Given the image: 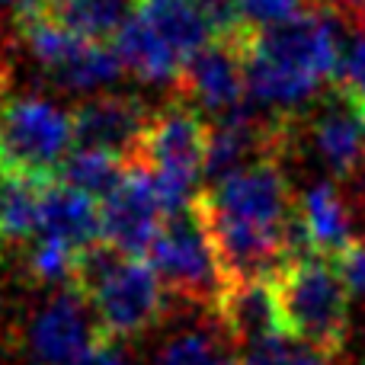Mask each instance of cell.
<instances>
[{"instance_id": "cell-1", "label": "cell", "mask_w": 365, "mask_h": 365, "mask_svg": "<svg viewBox=\"0 0 365 365\" xmlns=\"http://www.w3.org/2000/svg\"><path fill=\"white\" fill-rule=\"evenodd\" d=\"M327 13H304L285 26L253 29L244 45L247 96L266 115H302L334 87L340 71V32Z\"/></svg>"}, {"instance_id": "cell-2", "label": "cell", "mask_w": 365, "mask_h": 365, "mask_svg": "<svg viewBox=\"0 0 365 365\" xmlns=\"http://www.w3.org/2000/svg\"><path fill=\"white\" fill-rule=\"evenodd\" d=\"M71 289L83 298L100 336L109 343L138 340L167 314V289L154 266L145 257L115 250L106 240L77 257Z\"/></svg>"}, {"instance_id": "cell-3", "label": "cell", "mask_w": 365, "mask_h": 365, "mask_svg": "<svg viewBox=\"0 0 365 365\" xmlns=\"http://www.w3.org/2000/svg\"><path fill=\"white\" fill-rule=\"evenodd\" d=\"M212 38V29L192 0H132V13L113 45L128 74L145 83L177 87L186 64Z\"/></svg>"}, {"instance_id": "cell-4", "label": "cell", "mask_w": 365, "mask_h": 365, "mask_svg": "<svg viewBox=\"0 0 365 365\" xmlns=\"http://www.w3.org/2000/svg\"><path fill=\"white\" fill-rule=\"evenodd\" d=\"M272 292L289 340L330 359L343 353L349 336V285L334 259L302 253L272 279Z\"/></svg>"}, {"instance_id": "cell-5", "label": "cell", "mask_w": 365, "mask_h": 365, "mask_svg": "<svg viewBox=\"0 0 365 365\" xmlns=\"http://www.w3.org/2000/svg\"><path fill=\"white\" fill-rule=\"evenodd\" d=\"M74 148V113L42 96L0 100V177L51 186Z\"/></svg>"}, {"instance_id": "cell-6", "label": "cell", "mask_w": 365, "mask_h": 365, "mask_svg": "<svg viewBox=\"0 0 365 365\" xmlns=\"http://www.w3.org/2000/svg\"><path fill=\"white\" fill-rule=\"evenodd\" d=\"M208 158V122L186 100L173 96L151 113L145 128L135 167H145L158 182L167 215L192 205L202 192L199 180L205 177Z\"/></svg>"}, {"instance_id": "cell-7", "label": "cell", "mask_w": 365, "mask_h": 365, "mask_svg": "<svg viewBox=\"0 0 365 365\" xmlns=\"http://www.w3.org/2000/svg\"><path fill=\"white\" fill-rule=\"evenodd\" d=\"M148 263L164 282L167 295H173L182 304H192L205 314H215L227 282L221 276L212 237H208V227L195 202L164 218L151 250H148Z\"/></svg>"}, {"instance_id": "cell-8", "label": "cell", "mask_w": 365, "mask_h": 365, "mask_svg": "<svg viewBox=\"0 0 365 365\" xmlns=\"http://www.w3.org/2000/svg\"><path fill=\"white\" fill-rule=\"evenodd\" d=\"M16 36L23 38L32 61L68 90H103L125 74L113 42H93L51 23L45 13L16 16Z\"/></svg>"}, {"instance_id": "cell-9", "label": "cell", "mask_w": 365, "mask_h": 365, "mask_svg": "<svg viewBox=\"0 0 365 365\" xmlns=\"http://www.w3.org/2000/svg\"><path fill=\"white\" fill-rule=\"evenodd\" d=\"M250 32L240 38H212L180 74L173 96L186 100L195 113L205 115V122H218L250 103L244 64V45Z\"/></svg>"}, {"instance_id": "cell-10", "label": "cell", "mask_w": 365, "mask_h": 365, "mask_svg": "<svg viewBox=\"0 0 365 365\" xmlns=\"http://www.w3.org/2000/svg\"><path fill=\"white\" fill-rule=\"evenodd\" d=\"M103 240L128 257H148L167 218L158 182L145 167H128L113 192L100 202Z\"/></svg>"}, {"instance_id": "cell-11", "label": "cell", "mask_w": 365, "mask_h": 365, "mask_svg": "<svg viewBox=\"0 0 365 365\" xmlns=\"http://www.w3.org/2000/svg\"><path fill=\"white\" fill-rule=\"evenodd\" d=\"M151 113L154 109H148L138 96H122V93L90 96L74 109L77 148L113 154L122 164L135 167Z\"/></svg>"}, {"instance_id": "cell-12", "label": "cell", "mask_w": 365, "mask_h": 365, "mask_svg": "<svg viewBox=\"0 0 365 365\" xmlns=\"http://www.w3.org/2000/svg\"><path fill=\"white\" fill-rule=\"evenodd\" d=\"M26 340L38 365H74L103 336L83 298L71 285H64L36 311Z\"/></svg>"}, {"instance_id": "cell-13", "label": "cell", "mask_w": 365, "mask_h": 365, "mask_svg": "<svg viewBox=\"0 0 365 365\" xmlns=\"http://www.w3.org/2000/svg\"><path fill=\"white\" fill-rule=\"evenodd\" d=\"M298 132L308 135L317 158L324 160L336 182H346L359 173L365 154V132L356 109H349L340 96L330 90L317 103H311L298 115Z\"/></svg>"}, {"instance_id": "cell-14", "label": "cell", "mask_w": 365, "mask_h": 365, "mask_svg": "<svg viewBox=\"0 0 365 365\" xmlns=\"http://www.w3.org/2000/svg\"><path fill=\"white\" fill-rule=\"evenodd\" d=\"M298 221H302L308 250L334 259V263H340L362 240L356 234L353 205H349L343 186L334 180H317L314 186L304 189V195L298 199Z\"/></svg>"}, {"instance_id": "cell-15", "label": "cell", "mask_w": 365, "mask_h": 365, "mask_svg": "<svg viewBox=\"0 0 365 365\" xmlns=\"http://www.w3.org/2000/svg\"><path fill=\"white\" fill-rule=\"evenodd\" d=\"M212 317L218 321V327L227 334V340L237 346L240 356H244L247 349L259 346V343H269V340L285 336L272 282L227 285Z\"/></svg>"}, {"instance_id": "cell-16", "label": "cell", "mask_w": 365, "mask_h": 365, "mask_svg": "<svg viewBox=\"0 0 365 365\" xmlns=\"http://www.w3.org/2000/svg\"><path fill=\"white\" fill-rule=\"evenodd\" d=\"M38 237H51V240H58V244L71 247L74 253L90 250L93 244L103 240L100 202L77 192V189H71V186H64V182H51V186L45 189Z\"/></svg>"}, {"instance_id": "cell-17", "label": "cell", "mask_w": 365, "mask_h": 365, "mask_svg": "<svg viewBox=\"0 0 365 365\" xmlns=\"http://www.w3.org/2000/svg\"><path fill=\"white\" fill-rule=\"evenodd\" d=\"M45 189L48 186L42 182L0 177V253H6L10 247L26 250L38 237Z\"/></svg>"}, {"instance_id": "cell-18", "label": "cell", "mask_w": 365, "mask_h": 365, "mask_svg": "<svg viewBox=\"0 0 365 365\" xmlns=\"http://www.w3.org/2000/svg\"><path fill=\"white\" fill-rule=\"evenodd\" d=\"M45 16L93 42H113L132 13V0H48Z\"/></svg>"}, {"instance_id": "cell-19", "label": "cell", "mask_w": 365, "mask_h": 365, "mask_svg": "<svg viewBox=\"0 0 365 365\" xmlns=\"http://www.w3.org/2000/svg\"><path fill=\"white\" fill-rule=\"evenodd\" d=\"M158 365H240V353L212 317L199 327L170 336L160 346Z\"/></svg>"}, {"instance_id": "cell-20", "label": "cell", "mask_w": 365, "mask_h": 365, "mask_svg": "<svg viewBox=\"0 0 365 365\" xmlns=\"http://www.w3.org/2000/svg\"><path fill=\"white\" fill-rule=\"evenodd\" d=\"M125 170H128V164H122V160L113 158V154L74 148V154L68 158L58 182H64V186H71V189H77V192L90 195V199L103 202L109 192H113V186L122 180Z\"/></svg>"}, {"instance_id": "cell-21", "label": "cell", "mask_w": 365, "mask_h": 365, "mask_svg": "<svg viewBox=\"0 0 365 365\" xmlns=\"http://www.w3.org/2000/svg\"><path fill=\"white\" fill-rule=\"evenodd\" d=\"M240 365H330V356L304 346L298 340L279 336V340L259 343L240 356Z\"/></svg>"}, {"instance_id": "cell-22", "label": "cell", "mask_w": 365, "mask_h": 365, "mask_svg": "<svg viewBox=\"0 0 365 365\" xmlns=\"http://www.w3.org/2000/svg\"><path fill=\"white\" fill-rule=\"evenodd\" d=\"M334 90L349 109L359 113V119H365V29L356 38V45L349 48V55L340 61V71L334 77Z\"/></svg>"}, {"instance_id": "cell-23", "label": "cell", "mask_w": 365, "mask_h": 365, "mask_svg": "<svg viewBox=\"0 0 365 365\" xmlns=\"http://www.w3.org/2000/svg\"><path fill=\"white\" fill-rule=\"evenodd\" d=\"M237 4L240 16L250 29H272V26H285L311 13L308 0H237Z\"/></svg>"}, {"instance_id": "cell-24", "label": "cell", "mask_w": 365, "mask_h": 365, "mask_svg": "<svg viewBox=\"0 0 365 365\" xmlns=\"http://www.w3.org/2000/svg\"><path fill=\"white\" fill-rule=\"evenodd\" d=\"M308 4H311V10L327 13L336 23H349L353 29H359V23H362L365 0H308Z\"/></svg>"}, {"instance_id": "cell-25", "label": "cell", "mask_w": 365, "mask_h": 365, "mask_svg": "<svg viewBox=\"0 0 365 365\" xmlns=\"http://www.w3.org/2000/svg\"><path fill=\"white\" fill-rule=\"evenodd\" d=\"M336 266H340V272H343V279H346L349 292L365 295V240H359V244H356Z\"/></svg>"}, {"instance_id": "cell-26", "label": "cell", "mask_w": 365, "mask_h": 365, "mask_svg": "<svg viewBox=\"0 0 365 365\" xmlns=\"http://www.w3.org/2000/svg\"><path fill=\"white\" fill-rule=\"evenodd\" d=\"M74 365H132L125 359V353L119 349V343H109V340H100L90 353H83Z\"/></svg>"}, {"instance_id": "cell-27", "label": "cell", "mask_w": 365, "mask_h": 365, "mask_svg": "<svg viewBox=\"0 0 365 365\" xmlns=\"http://www.w3.org/2000/svg\"><path fill=\"white\" fill-rule=\"evenodd\" d=\"M0 4L13 6V13H16V16H26V13H42L48 0H0Z\"/></svg>"}, {"instance_id": "cell-28", "label": "cell", "mask_w": 365, "mask_h": 365, "mask_svg": "<svg viewBox=\"0 0 365 365\" xmlns=\"http://www.w3.org/2000/svg\"><path fill=\"white\" fill-rule=\"evenodd\" d=\"M359 29H365V6H362V23H359Z\"/></svg>"}, {"instance_id": "cell-29", "label": "cell", "mask_w": 365, "mask_h": 365, "mask_svg": "<svg viewBox=\"0 0 365 365\" xmlns=\"http://www.w3.org/2000/svg\"><path fill=\"white\" fill-rule=\"evenodd\" d=\"M362 132H365V119H362Z\"/></svg>"}, {"instance_id": "cell-30", "label": "cell", "mask_w": 365, "mask_h": 365, "mask_svg": "<svg viewBox=\"0 0 365 365\" xmlns=\"http://www.w3.org/2000/svg\"><path fill=\"white\" fill-rule=\"evenodd\" d=\"M0 257H4V253H0Z\"/></svg>"}]
</instances>
